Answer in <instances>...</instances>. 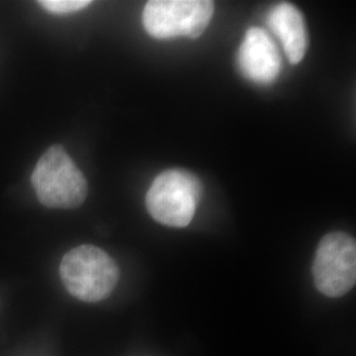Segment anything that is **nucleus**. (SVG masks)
<instances>
[{
  "instance_id": "1",
  "label": "nucleus",
  "mask_w": 356,
  "mask_h": 356,
  "mask_svg": "<svg viewBox=\"0 0 356 356\" xmlns=\"http://www.w3.org/2000/svg\"><path fill=\"white\" fill-rule=\"evenodd\" d=\"M60 275L72 296L85 302H98L114 291L119 281V268L99 247L85 244L65 254Z\"/></svg>"
},
{
  "instance_id": "8",
  "label": "nucleus",
  "mask_w": 356,
  "mask_h": 356,
  "mask_svg": "<svg viewBox=\"0 0 356 356\" xmlns=\"http://www.w3.org/2000/svg\"><path fill=\"white\" fill-rule=\"evenodd\" d=\"M38 4L48 13L67 15V13H78L81 10L88 8L91 1L89 0H42V1H38Z\"/></svg>"
},
{
  "instance_id": "5",
  "label": "nucleus",
  "mask_w": 356,
  "mask_h": 356,
  "mask_svg": "<svg viewBox=\"0 0 356 356\" xmlns=\"http://www.w3.org/2000/svg\"><path fill=\"white\" fill-rule=\"evenodd\" d=\"M313 277L319 292L338 298L356 282L355 239L346 232H330L319 242L313 261Z\"/></svg>"
},
{
  "instance_id": "2",
  "label": "nucleus",
  "mask_w": 356,
  "mask_h": 356,
  "mask_svg": "<svg viewBox=\"0 0 356 356\" xmlns=\"http://www.w3.org/2000/svg\"><path fill=\"white\" fill-rule=\"evenodd\" d=\"M38 201L51 209H74L85 202L88 181L61 145L44 153L32 173Z\"/></svg>"
},
{
  "instance_id": "6",
  "label": "nucleus",
  "mask_w": 356,
  "mask_h": 356,
  "mask_svg": "<svg viewBox=\"0 0 356 356\" xmlns=\"http://www.w3.org/2000/svg\"><path fill=\"white\" fill-rule=\"evenodd\" d=\"M236 65L244 78L256 85L273 83L281 72V57L275 41L261 28H250L236 54Z\"/></svg>"
},
{
  "instance_id": "3",
  "label": "nucleus",
  "mask_w": 356,
  "mask_h": 356,
  "mask_svg": "<svg viewBox=\"0 0 356 356\" xmlns=\"http://www.w3.org/2000/svg\"><path fill=\"white\" fill-rule=\"evenodd\" d=\"M202 193L197 176L184 169H169L154 178L145 204L156 222L181 229L191 225Z\"/></svg>"
},
{
  "instance_id": "4",
  "label": "nucleus",
  "mask_w": 356,
  "mask_h": 356,
  "mask_svg": "<svg viewBox=\"0 0 356 356\" xmlns=\"http://www.w3.org/2000/svg\"><path fill=\"white\" fill-rule=\"evenodd\" d=\"M214 3L209 0H152L143 11V26L154 38H198L211 22Z\"/></svg>"
},
{
  "instance_id": "7",
  "label": "nucleus",
  "mask_w": 356,
  "mask_h": 356,
  "mask_svg": "<svg viewBox=\"0 0 356 356\" xmlns=\"http://www.w3.org/2000/svg\"><path fill=\"white\" fill-rule=\"evenodd\" d=\"M268 26L279 38L288 61L300 64L309 47V35L301 11L291 3H281L268 15Z\"/></svg>"
}]
</instances>
